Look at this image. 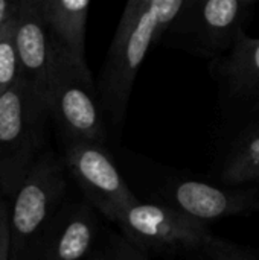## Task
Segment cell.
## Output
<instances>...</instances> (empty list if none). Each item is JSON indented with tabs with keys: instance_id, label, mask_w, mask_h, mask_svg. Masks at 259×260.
Returning a JSON list of instances; mask_svg holds the SVG:
<instances>
[{
	"instance_id": "3957f363",
	"label": "cell",
	"mask_w": 259,
	"mask_h": 260,
	"mask_svg": "<svg viewBox=\"0 0 259 260\" xmlns=\"http://www.w3.org/2000/svg\"><path fill=\"white\" fill-rule=\"evenodd\" d=\"M64 193L63 166L53 154H41L12 197L9 210L11 260L32 259L40 238L61 209Z\"/></svg>"
},
{
	"instance_id": "5b68a950",
	"label": "cell",
	"mask_w": 259,
	"mask_h": 260,
	"mask_svg": "<svg viewBox=\"0 0 259 260\" xmlns=\"http://www.w3.org/2000/svg\"><path fill=\"white\" fill-rule=\"evenodd\" d=\"M116 225L145 253L202 251L211 236L206 222L191 218L168 203L137 200L122 212Z\"/></svg>"
},
{
	"instance_id": "d6986e66",
	"label": "cell",
	"mask_w": 259,
	"mask_h": 260,
	"mask_svg": "<svg viewBox=\"0 0 259 260\" xmlns=\"http://www.w3.org/2000/svg\"><path fill=\"white\" fill-rule=\"evenodd\" d=\"M9 235V212L0 200V242Z\"/></svg>"
},
{
	"instance_id": "603a6c76",
	"label": "cell",
	"mask_w": 259,
	"mask_h": 260,
	"mask_svg": "<svg viewBox=\"0 0 259 260\" xmlns=\"http://www.w3.org/2000/svg\"><path fill=\"white\" fill-rule=\"evenodd\" d=\"M12 2H18V0H12Z\"/></svg>"
},
{
	"instance_id": "7c38bea8",
	"label": "cell",
	"mask_w": 259,
	"mask_h": 260,
	"mask_svg": "<svg viewBox=\"0 0 259 260\" xmlns=\"http://www.w3.org/2000/svg\"><path fill=\"white\" fill-rule=\"evenodd\" d=\"M227 184L238 186L259 180V126L243 137L229 155L221 174Z\"/></svg>"
},
{
	"instance_id": "52a82bcc",
	"label": "cell",
	"mask_w": 259,
	"mask_h": 260,
	"mask_svg": "<svg viewBox=\"0 0 259 260\" xmlns=\"http://www.w3.org/2000/svg\"><path fill=\"white\" fill-rule=\"evenodd\" d=\"M12 20L20 75L46 102L50 75L61 50V44L50 30L41 9L29 2H15Z\"/></svg>"
},
{
	"instance_id": "ba28073f",
	"label": "cell",
	"mask_w": 259,
	"mask_h": 260,
	"mask_svg": "<svg viewBox=\"0 0 259 260\" xmlns=\"http://www.w3.org/2000/svg\"><path fill=\"white\" fill-rule=\"evenodd\" d=\"M98 219L89 203L61 207L43 236L31 260H82L93 250Z\"/></svg>"
},
{
	"instance_id": "2e32d148",
	"label": "cell",
	"mask_w": 259,
	"mask_h": 260,
	"mask_svg": "<svg viewBox=\"0 0 259 260\" xmlns=\"http://www.w3.org/2000/svg\"><path fill=\"white\" fill-rule=\"evenodd\" d=\"M110 260H148L147 253L127 239L122 233H111L105 250Z\"/></svg>"
},
{
	"instance_id": "ac0fdd59",
	"label": "cell",
	"mask_w": 259,
	"mask_h": 260,
	"mask_svg": "<svg viewBox=\"0 0 259 260\" xmlns=\"http://www.w3.org/2000/svg\"><path fill=\"white\" fill-rule=\"evenodd\" d=\"M15 2L12 0H0V29L12 18Z\"/></svg>"
},
{
	"instance_id": "7a4b0ae2",
	"label": "cell",
	"mask_w": 259,
	"mask_h": 260,
	"mask_svg": "<svg viewBox=\"0 0 259 260\" xmlns=\"http://www.w3.org/2000/svg\"><path fill=\"white\" fill-rule=\"evenodd\" d=\"M46 113L44 99L21 75L0 98V190L6 197L15 195L41 155Z\"/></svg>"
},
{
	"instance_id": "7402d4cb",
	"label": "cell",
	"mask_w": 259,
	"mask_h": 260,
	"mask_svg": "<svg viewBox=\"0 0 259 260\" xmlns=\"http://www.w3.org/2000/svg\"><path fill=\"white\" fill-rule=\"evenodd\" d=\"M92 260H110L108 259V256H107V253L104 251V253H101V254H98V256H95Z\"/></svg>"
},
{
	"instance_id": "5bb4252c",
	"label": "cell",
	"mask_w": 259,
	"mask_h": 260,
	"mask_svg": "<svg viewBox=\"0 0 259 260\" xmlns=\"http://www.w3.org/2000/svg\"><path fill=\"white\" fill-rule=\"evenodd\" d=\"M20 76V61L15 47L14 20L0 29V98L15 84Z\"/></svg>"
},
{
	"instance_id": "9a60e30c",
	"label": "cell",
	"mask_w": 259,
	"mask_h": 260,
	"mask_svg": "<svg viewBox=\"0 0 259 260\" xmlns=\"http://www.w3.org/2000/svg\"><path fill=\"white\" fill-rule=\"evenodd\" d=\"M202 251L208 260H259V254L250 248L221 238H215L212 235L203 245Z\"/></svg>"
},
{
	"instance_id": "8fae6325",
	"label": "cell",
	"mask_w": 259,
	"mask_h": 260,
	"mask_svg": "<svg viewBox=\"0 0 259 260\" xmlns=\"http://www.w3.org/2000/svg\"><path fill=\"white\" fill-rule=\"evenodd\" d=\"M253 0H200V23L206 35L223 43L237 38L241 21Z\"/></svg>"
},
{
	"instance_id": "6da1fadb",
	"label": "cell",
	"mask_w": 259,
	"mask_h": 260,
	"mask_svg": "<svg viewBox=\"0 0 259 260\" xmlns=\"http://www.w3.org/2000/svg\"><path fill=\"white\" fill-rule=\"evenodd\" d=\"M186 0H147L124 29H116L99 84L116 123L125 117L136 75L151 47L182 12Z\"/></svg>"
},
{
	"instance_id": "ffe728a7",
	"label": "cell",
	"mask_w": 259,
	"mask_h": 260,
	"mask_svg": "<svg viewBox=\"0 0 259 260\" xmlns=\"http://www.w3.org/2000/svg\"><path fill=\"white\" fill-rule=\"evenodd\" d=\"M0 260H11V238L9 235L0 242Z\"/></svg>"
},
{
	"instance_id": "9c48e42d",
	"label": "cell",
	"mask_w": 259,
	"mask_h": 260,
	"mask_svg": "<svg viewBox=\"0 0 259 260\" xmlns=\"http://www.w3.org/2000/svg\"><path fill=\"white\" fill-rule=\"evenodd\" d=\"M165 200L169 206L202 222L259 210V200L250 193L192 180H183L166 187Z\"/></svg>"
},
{
	"instance_id": "4fadbf2b",
	"label": "cell",
	"mask_w": 259,
	"mask_h": 260,
	"mask_svg": "<svg viewBox=\"0 0 259 260\" xmlns=\"http://www.w3.org/2000/svg\"><path fill=\"white\" fill-rule=\"evenodd\" d=\"M227 73L232 82L243 90L259 85V38L238 32Z\"/></svg>"
},
{
	"instance_id": "8992f818",
	"label": "cell",
	"mask_w": 259,
	"mask_h": 260,
	"mask_svg": "<svg viewBox=\"0 0 259 260\" xmlns=\"http://www.w3.org/2000/svg\"><path fill=\"white\" fill-rule=\"evenodd\" d=\"M64 161L87 203L111 222L137 201L111 155L96 142H69Z\"/></svg>"
},
{
	"instance_id": "30bf717a",
	"label": "cell",
	"mask_w": 259,
	"mask_h": 260,
	"mask_svg": "<svg viewBox=\"0 0 259 260\" xmlns=\"http://www.w3.org/2000/svg\"><path fill=\"white\" fill-rule=\"evenodd\" d=\"M90 0H47L41 8L61 47L76 61H85V29Z\"/></svg>"
},
{
	"instance_id": "e0dca14e",
	"label": "cell",
	"mask_w": 259,
	"mask_h": 260,
	"mask_svg": "<svg viewBox=\"0 0 259 260\" xmlns=\"http://www.w3.org/2000/svg\"><path fill=\"white\" fill-rule=\"evenodd\" d=\"M147 0H127V5L124 8V12H122V17L119 20V24H118V29H124L130 21L131 18L136 15V12L142 8V5L145 3Z\"/></svg>"
},
{
	"instance_id": "277c9868",
	"label": "cell",
	"mask_w": 259,
	"mask_h": 260,
	"mask_svg": "<svg viewBox=\"0 0 259 260\" xmlns=\"http://www.w3.org/2000/svg\"><path fill=\"white\" fill-rule=\"evenodd\" d=\"M46 104L69 142L104 143L105 126L89 66L63 47L50 75Z\"/></svg>"
},
{
	"instance_id": "44dd1931",
	"label": "cell",
	"mask_w": 259,
	"mask_h": 260,
	"mask_svg": "<svg viewBox=\"0 0 259 260\" xmlns=\"http://www.w3.org/2000/svg\"><path fill=\"white\" fill-rule=\"evenodd\" d=\"M26 2H29L31 5H34V6H37L38 9H41V8L44 6V3H46L47 0H26Z\"/></svg>"
}]
</instances>
